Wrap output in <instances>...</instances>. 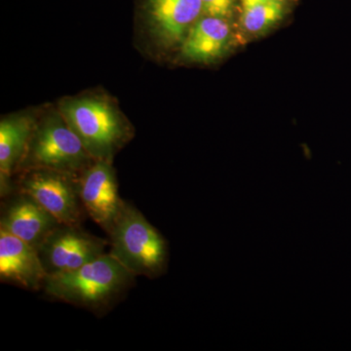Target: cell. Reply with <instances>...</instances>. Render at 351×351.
I'll return each instance as SVG.
<instances>
[{
  "label": "cell",
  "instance_id": "obj_2",
  "mask_svg": "<svg viewBox=\"0 0 351 351\" xmlns=\"http://www.w3.org/2000/svg\"><path fill=\"white\" fill-rule=\"evenodd\" d=\"M59 112L95 160L112 161L133 136L128 120L104 97L64 99Z\"/></svg>",
  "mask_w": 351,
  "mask_h": 351
},
{
  "label": "cell",
  "instance_id": "obj_5",
  "mask_svg": "<svg viewBox=\"0 0 351 351\" xmlns=\"http://www.w3.org/2000/svg\"><path fill=\"white\" fill-rule=\"evenodd\" d=\"M19 191L31 196L61 223L82 226L84 208L78 193L77 176L50 169L22 172Z\"/></svg>",
  "mask_w": 351,
  "mask_h": 351
},
{
  "label": "cell",
  "instance_id": "obj_1",
  "mask_svg": "<svg viewBox=\"0 0 351 351\" xmlns=\"http://www.w3.org/2000/svg\"><path fill=\"white\" fill-rule=\"evenodd\" d=\"M135 277L112 254H104L73 271L46 277L43 289L53 299L98 313L119 301Z\"/></svg>",
  "mask_w": 351,
  "mask_h": 351
},
{
  "label": "cell",
  "instance_id": "obj_4",
  "mask_svg": "<svg viewBox=\"0 0 351 351\" xmlns=\"http://www.w3.org/2000/svg\"><path fill=\"white\" fill-rule=\"evenodd\" d=\"M94 161L59 112L36 124L18 171L50 169L78 175Z\"/></svg>",
  "mask_w": 351,
  "mask_h": 351
},
{
  "label": "cell",
  "instance_id": "obj_14",
  "mask_svg": "<svg viewBox=\"0 0 351 351\" xmlns=\"http://www.w3.org/2000/svg\"><path fill=\"white\" fill-rule=\"evenodd\" d=\"M237 0H201L203 14L228 19L232 15Z\"/></svg>",
  "mask_w": 351,
  "mask_h": 351
},
{
  "label": "cell",
  "instance_id": "obj_9",
  "mask_svg": "<svg viewBox=\"0 0 351 351\" xmlns=\"http://www.w3.org/2000/svg\"><path fill=\"white\" fill-rule=\"evenodd\" d=\"M46 274L38 249L0 228V279L27 290L43 288Z\"/></svg>",
  "mask_w": 351,
  "mask_h": 351
},
{
  "label": "cell",
  "instance_id": "obj_3",
  "mask_svg": "<svg viewBox=\"0 0 351 351\" xmlns=\"http://www.w3.org/2000/svg\"><path fill=\"white\" fill-rule=\"evenodd\" d=\"M108 237L110 254L136 277L157 278L167 270V241L133 205L125 202Z\"/></svg>",
  "mask_w": 351,
  "mask_h": 351
},
{
  "label": "cell",
  "instance_id": "obj_11",
  "mask_svg": "<svg viewBox=\"0 0 351 351\" xmlns=\"http://www.w3.org/2000/svg\"><path fill=\"white\" fill-rule=\"evenodd\" d=\"M232 29L225 18H199L181 44V57L195 63H211L225 54Z\"/></svg>",
  "mask_w": 351,
  "mask_h": 351
},
{
  "label": "cell",
  "instance_id": "obj_6",
  "mask_svg": "<svg viewBox=\"0 0 351 351\" xmlns=\"http://www.w3.org/2000/svg\"><path fill=\"white\" fill-rule=\"evenodd\" d=\"M110 242L82 230V226L60 223L38 248L47 276L66 274L105 254Z\"/></svg>",
  "mask_w": 351,
  "mask_h": 351
},
{
  "label": "cell",
  "instance_id": "obj_15",
  "mask_svg": "<svg viewBox=\"0 0 351 351\" xmlns=\"http://www.w3.org/2000/svg\"><path fill=\"white\" fill-rule=\"evenodd\" d=\"M274 1V0H240L241 2L242 10L243 9L250 8L258 4L265 3V2Z\"/></svg>",
  "mask_w": 351,
  "mask_h": 351
},
{
  "label": "cell",
  "instance_id": "obj_8",
  "mask_svg": "<svg viewBox=\"0 0 351 351\" xmlns=\"http://www.w3.org/2000/svg\"><path fill=\"white\" fill-rule=\"evenodd\" d=\"M60 223L34 198L21 191L4 204L0 218V228L38 250Z\"/></svg>",
  "mask_w": 351,
  "mask_h": 351
},
{
  "label": "cell",
  "instance_id": "obj_13",
  "mask_svg": "<svg viewBox=\"0 0 351 351\" xmlns=\"http://www.w3.org/2000/svg\"><path fill=\"white\" fill-rule=\"evenodd\" d=\"M286 0H274L243 9L241 25L248 34H262L276 25L285 14Z\"/></svg>",
  "mask_w": 351,
  "mask_h": 351
},
{
  "label": "cell",
  "instance_id": "obj_12",
  "mask_svg": "<svg viewBox=\"0 0 351 351\" xmlns=\"http://www.w3.org/2000/svg\"><path fill=\"white\" fill-rule=\"evenodd\" d=\"M27 115H11L0 122V174L2 198L10 195L11 176L18 172L36 127Z\"/></svg>",
  "mask_w": 351,
  "mask_h": 351
},
{
  "label": "cell",
  "instance_id": "obj_7",
  "mask_svg": "<svg viewBox=\"0 0 351 351\" xmlns=\"http://www.w3.org/2000/svg\"><path fill=\"white\" fill-rule=\"evenodd\" d=\"M112 162L95 160L77 176L78 193L86 215L108 234L125 205L119 196Z\"/></svg>",
  "mask_w": 351,
  "mask_h": 351
},
{
  "label": "cell",
  "instance_id": "obj_10",
  "mask_svg": "<svg viewBox=\"0 0 351 351\" xmlns=\"http://www.w3.org/2000/svg\"><path fill=\"white\" fill-rule=\"evenodd\" d=\"M202 14L201 0H147L152 36L166 46L182 44Z\"/></svg>",
  "mask_w": 351,
  "mask_h": 351
}]
</instances>
